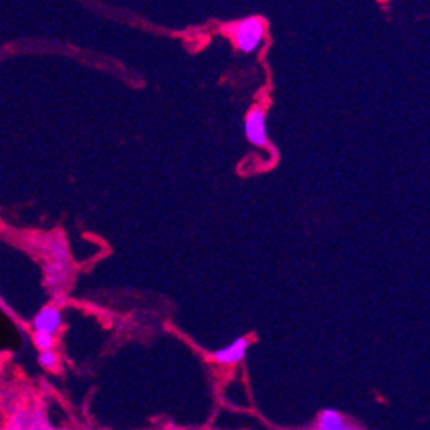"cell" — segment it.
Wrapping results in <instances>:
<instances>
[{"instance_id": "obj_7", "label": "cell", "mask_w": 430, "mask_h": 430, "mask_svg": "<svg viewBox=\"0 0 430 430\" xmlns=\"http://www.w3.org/2000/svg\"><path fill=\"white\" fill-rule=\"evenodd\" d=\"M38 360H40V365L43 367V369H48V370H53L58 365V357L55 352H52V348L41 350Z\"/></svg>"}, {"instance_id": "obj_2", "label": "cell", "mask_w": 430, "mask_h": 430, "mask_svg": "<svg viewBox=\"0 0 430 430\" xmlns=\"http://www.w3.org/2000/svg\"><path fill=\"white\" fill-rule=\"evenodd\" d=\"M245 136L254 146L268 144V136H266V117L261 108L256 107L250 110L245 120Z\"/></svg>"}, {"instance_id": "obj_8", "label": "cell", "mask_w": 430, "mask_h": 430, "mask_svg": "<svg viewBox=\"0 0 430 430\" xmlns=\"http://www.w3.org/2000/svg\"><path fill=\"white\" fill-rule=\"evenodd\" d=\"M33 340H35V345L38 346L40 350H50L53 346V335H48V333L35 331Z\"/></svg>"}, {"instance_id": "obj_5", "label": "cell", "mask_w": 430, "mask_h": 430, "mask_svg": "<svg viewBox=\"0 0 430 430\" xmlns=\"http://www.w3.org/2000/svg\"><path fill=\"white\" fill-rule=\"evenodd\" d=\"M9 429H50L48 421H45L43 412H33L26 408L12 416L7 425Z\"/></svg>"}, {"instance_id": "obj_1", "label": "cell", "mask_w": 430, "mask_h": 430, "mask_svg": "<svg viewBox=\"0 0 430 430\" xmlns=\"http://www.w3.org/2000/svg\"><path fill=\"white\" fill-rule=\"evenodd\" d=\"M225 31H227L228 38L235 43V47L240 52L250 53L261 47L266 35V24L264 19L257 18V16H250V18L228 24Z\"/></svg>"}, {"instance_id": "obj_4", "label": "cell", "mask_w": 430, "mask_h": 430, "mask_svg": "<svg viewBox=\"0 0 430 430\" xmlns=\"http://www.w3.org/2000/svg\"><path fill=\"white\" fill-rule=\"evenodd\" d=\"M247 348H249V340L247 338L240 336L237 338L232 345L225 346V348L213 353V358H215L216 362L223 363V365H232V363H239L242 358L245 357Z\"/></svg>"}, {"instance_id": "obj_6", "label": "cell", "mask_w": 430, "mask_h": 430, "mask_svg": "<svg viewBox=\"0 0 430 430\" xmlns=\"http://www.w3.org/2000/svg\"><path fill=\"white\" fill-rule=\"evenodd\" d=\"M321 430H343L348 429V425L345 424V419L341 413L336 410H324L319 416V425Z\"/></svg>"}, {"instance_id": "obj_3", "label": "cell", "mask_w": 430, "mask_h": 430, "mask_svg": "<svg viewBox=\"0 0 430 430\" xmlns=\"http://www.w3.org/2000/svg\"><path fill=\"white\" fill-rule=\"evenodd\" d=\"M62 324L60 311L53 306L43 307L38 312V316L33 319V329L40 333H48V335H55Z\"/></svg>"}]
</instances>
